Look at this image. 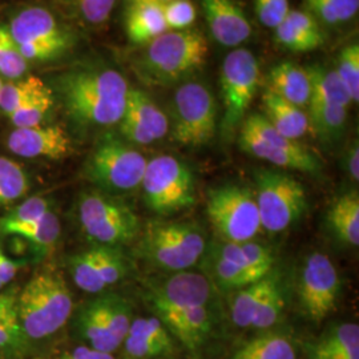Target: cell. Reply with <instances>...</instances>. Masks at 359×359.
<instances>
[{
	"label": "cell",
	"instance_id": "obj_1",
	"mask_svg": "<svg viewBox=\"0 0 359 359\" xmlns=\"http://www.w3.org/2000/svg\"><path fill=\"white\" fill-rule=\"evenodd\" d=\"M144 289L145 301L169 334L191 351L204 346L213 326L215 290L204 274L170 273L164 278H149Z\"/></svg>",
	"mask_w": 359,
	"mask_h": 359
},
{
	"label": "cell",
	"instance_id": "obj_2",
	"mask_svg": "<svg viewBox=\"0 0 359 359\" xmlns=\"http://www.w3.org/2000/svg\"><path fill=\"white\" fill-rule=\"evenodd\" d=\"M128 83L117 69L99 63H83L55 79V90L65 114L81 128H107L120 123Z\"/></svg>",
	"mask_w": 359,
	"mask_h": 359
},
{
	"label": "cell",
	"instance_id": "obj_3",
	"mask_svg": "<svg viewBox=\"0 0 359 359\" xmlns=\"http://www.w3.org/2000/svg\"><path fill=\"white\" fill-rule=\"evenodd\" d=\"M208 52V41L200 29H169L145 46L137 72L149 86L184 83L205 65Z\"/></svg>",
	"mask_w": 359,
	"mask_h": 359
},
{
	"label": "cell",
	"instance_id": "obj_4",
	"mask_svg": "<svg viewBox=\"0 0 359 359\" xmlns=\"http://www.w3.org/2000/svg\"><path fill=\"white\" fill-rule=\"evenodd\" d=\"M20 330L31 339L57 333L72 316V293L63 276L55 269L39 270L16 299Z\"/></svg>",
	"mask_w": 359,
	"mask_h": 359
},
{
	"label": "cell",
	"instance_id": "obj_5",
	"mask_svg": "<svg viewBox=\"0 0 359 359\" xmlns=\"http://www.w3.org/2000/svg\"><path fill=\"white\" fill-rule=\"evenodd\" d=\"M204 231L191 221H151L139 243L142 259L154 268L179 273L197 265L205 253Z\"/></svg>",
	"mask_w": 359,
	"mask_h": 359
},
{
	"label": "cell",
	"instance_id": "obj_6",
	"mask_svg": "<svg viewBox=\"0 0 359 359\" xmlns=\"http://www.w3.org/2000/svg\"><path fill=\"white\" fill-rule=\"evenodd\" d=\"M147 161V157L132 144L107 132L92 148L83 175L96 189L118 197L142 187Z\"/></svg>",
	"mask_w": 359,
	"mask_h": 359
},
{
	"label": "cell",
	"instance_id": "obj_7",
	"mask_svg": "<svg viewBox=\"0 0 359 359\" xmlns=\"http://www.w3.org/2000/svg\"><path fill=\"white\" fill-rule=\"evenodd\" d=\"M76 208L80 229L95 246L121 248L135 241L142 231L135 210L117 196L99 189L84 191Z\"/></svg>",
	"mask_w": 359,
	"mask_h": 359
},
{
	"label": "cell",
	"instance_id": "obj_8",
	"mask_svg": "<svg viewBox=\"0 0 359 359\" xmlns=\"http://www.w3.org/2000/svg\"><path fill=\"white\" fill-rule=\"evenodd\" d=\"M16 46L31 63L57 60L75 46V35L46 7L31 6L13 15L8 25Z\"/></svg>",
	"mask_w": 359,
	"mask_h": 359
},
{
	"label": "cell",
	"instance_id": "obj_9",
	"mask_svg": "<svg viewBox=\"0 0 359 359\" xmlns=\"http://www.w3.org/2000/svg\"><path fill=\"white\" fill-rule=\"evenodd\" d=\"M140 188L145 205L160 216H170L196 204L192 169L172 154H160L147 161Z\"/></svg>",
	"mask_w": 359,
	"mask_h": 359
},
{
	"label": "cell",
	"instance_id": "obj_10",
	"mask_svg": "<svg viewBox=\"0 0 359 359\" xmlns=\"http://www.w3.org/2000/svg\"><path fill=\"white\" fill-rule=\"evenodd\" d=\"M238 144L245 154L276 167L310 175L321 172V161L316 154L304 144L283 136L261 114L245 117L240 126Z\"/></svg>",
	"mask_w": 359,
	"mask_h": 359
},
{
	"label": "cell",
	"instance_id": "obj_11",
	"mask_svg": "<svg viewBox=\"0 0 359 359\" xmlns=\"http://www.w3.org/2000/svg\"><path fill=\"white\" fill-rule=\"evenodd\" d=\"M256 203L261 228L280 233L290 228L304 216L308 208L306 192L293 176L276 169L255 170Z\"/></svg>",
	"mask_w": 359,
	"mask_h": 359
},
{
	"label": "cell",
	"instance_id": "obj_12",
	"mask_svg": "<svg viewBox=\"0 0 359 359\" xmlns=\"http://www.w3.org/2000/svg\"><path fill=\"white\" fill-rule=\"evenodd\" d=\"M217 104L210 88L196 80L184 81L172 100V140L198 148L212 142L217 127Z\"/></svg>",
	"mask_w": 359,
	"mask_h": 359
},
{
	"label": "cell",
	"instance_id": "obj_13",
	"mask_svg": "<svg viewBox=\"0 0 359 359\" xmlns=\"http://www.w3.org/2000/svg\"><path fill=\"white\" fill-rule=\"evenodd\" d=\"M132 321L133 311L128 299L104 292L80 306L75 325L90 347L112 354L123 345Z\"/></svg>",
	"mask_w": 359,
	"mask_h": 359
},
{
	"label": "cell",
	"instance_id": "obj_14",
	"mask_svg": "<svg viewBox=\"0 0 359 359\" xmlns=\"http://www.w3.org/2000/svg\"><path fill=\"white\" fill-rule=\"evenodd\" d=\"M259 76V63L253 52L236 48L225 56L219 72L224 104L221 132L224 137H231L244 121L248 109L256 97Z\"/></svg>",
	"mask_w": 359,
	"mask_h": 359
},
{
	"label": "cell",
	"instance_id": "obj_15",
	"mask_svg": "<svg viewBox=\"0 0 359 359\" xmlns=\"http://www.w3.org/2000/svg\"><path fill=\"white\" fill-rule=\"evenodd\" d=\"M206 213L222 241L248 243L262 229L256 196L241 185L225 184L210 189Z\"/></svg>",
	"mask_w": 359,
	"mask_h": 359
},
{
	"label": "cell",
	"instance_id": "obj_16",
	"mask_svg": "<svg viewBox=\"0 0 359 359\" xmlns=\"http://www.w3.org/2000/svg\"><path fill=\"white\" fill-rule=\"evenodd\" d=\"M129 264L121 248L93 246L68 261V270L77 287L88 294H100L128 273Z\"/></svg>",
	"mask_w": 359,
	"mask_h": 359
},
{
	"label": "cell",
	"instance_id": "obj_17",
	"mask_svg": "<svg viewBox=\"0 0 359 359\" xmlns=\"http://www.w3.org/2000/svg\"><path fill=\"white\" fill-rule=\"evenodd\" d=\"M341 280L330 258L316 252L308 256L299 280V299L311 321L321 322L337 308Z\"/></svg>",
	"mask_w": 359,
	"mask_h": 359
},
{
	"label": "cell",
	"instance_id": "obj_18",
	"mask_svg": "<svg viewBox=\"0 0 359 359\" xmlns=\"http://www.w3.org/2000/svg\"><path fill=\"white\" fill-rule=\"evenodd\" d=\"M118 126L126 142L132 145H149L167 136L169 118L145 90L129 88Z\"/></svg>",
	"mask_w": 359,
	"mask_h": 359
},
{
	"label": "cell",
	"instance_id": "obj_19",
	"mask_svg": "<svg viewBox=\"0 0 359 359\" xmlns=\"http://www.w3.org/2000/svg\"><path fill=\"white\" fill-rule=\"evenodd\" d=\"M6 145L11 154L23 158L62 160L74 151L69 135L56 124L15 128L8 133Z\"/></svg>",
	"mask_w": 359,
	"mask_h": 359
},
{
	"label": "cell",
	"instance_id": "obj_20",
	"mask_svg": "<svg viewBox=\"0 0 359 359\" xmlns=\"http://www.w3.org/2000/svg\"><path fill=\"white\" fill-rule=\"evenodd\" d=\"M206 23L218 44L236 48L252 35V25L234 0H201Z\"/></svg>",
	"mask_w": 359,
	"mask_h": 359
},
{
	"label": "cell",
	"instance_id": "obj_21",
	"mask_svg": "<svg viewBox=\"0 0 359 359\" xmlns=\"http://www.w3.org/2000/svg\"><path fill=\"white\" fill-rule=\"evenodd\" d=\"M123 345L132 359L157 358L173 350L172 337L157 317L133 318Z\"/></svg>",
	"mask_w": 359,
	"mask_h": 359
},
{
	"label": "cell",
	"instance_id": "obj_22",
	"mask_svg": "<svg viewBox=\"0 0 359 359\" xmlns=\"http://www.w3.org/2000/svg\"><path fill=\"white\" fill-rule=\"evenodd\" d=\"M276 43L295 53L311 52L326 41L317 19L304 10H290L286 19L274 29Z\"/></svg>",
	"mask_w": 359,
	"mask_h": 359
},
{
	"label": "cell",
	"instance_id": "obj_23",
	"mask_svg": "<svg viewBox=\"0 0 359 359\" xmlns=\"http://www.w3.org/2000/svg\"><path fill=\"white\" fill-rule=\"evenodd\" d=\"M266 88L302 109L308 107L311 99L308 71L293 62H281L274 65L266 77Z\"/></svg>",
	"mask_w": 359,
	"mask_h": 359
},
{
	"label": "cell",
	"instance_id": "obj_24",
	"mask_svg": "<svg viewBox=\"0 0 359 359\" xmlns=\"http://www.w3.org/2000/svg\"><path fill=\"white\" fill-rule=\"evenodd\" d=\"M210 246L218 255L229 259L241 269L248 271L255 281L265 278L273 271L274 256L266 246L255 241L248 243H228V241H213Z\"/></svg>",
	"mask_w": 359,
	"mask_h": 359
},
{
	"label": "cell",
	"instance_id": "obj_25",
	"mask_svg": "<svg viewBox=\"0 0 359 359\" xmlns=\"http://www.w3.org/2000/svg\"><path fill=\"white\" fill-rule=\"evenodd\" d=\"M262 107L265 118L285 137L298 142V139L308 133L310 129L308 114L268 88L262 93Z\"/></svg>",
	"mask_w": 359,
	"mask_h": 359
},
{
	"label": "cell",
	"instance_id": "obj_26",
	"mask_svg": "<svg viewBox=\"0 0 359 359\" xmlns=\"http://www.w3.org/2000/svg\"><path fill=\"white\" fill-rule=\"evenodd\" d=\"M167 31L169 29L163 6L154 1H142L127 7L126 32L130 43L147 46Z\"/></svg>",
	"mask_w": 359,
	"mask_h": 359
},
{
	"label": "cell",
	"instance_id": "obj_27",
	"mask_svg": "<svg viewBox=\"0 0 359 359\" xmlns=\"http://www.w3.org/2000/svg\"><path fill=\"white\" fill-rule=\"evenodd\" d=\"M200 262L204 271L203 274L208 278V281L213 286V289L221 292L240 290L257 283L248 271L241 269L229 259L219 256L210 245L206 246L205 253Z\"/></svg>",
	"mask_w": 359,
	"mask_h": 359
},
{
	"label": "cell",
	"instance_id": "obj_28",
	"mask_svg": "<svg viewBox=\"0 0 359 359\" xmlns=\"http://www.w3.org/2000/svg\"><path fill=\"white\" fill-rule=\"evenodd\" d=\"M308 108L309 126L321 142L333 144L341 139L346 129L347 107L310 102Z\"/></svg>",
	"mask_w": 359,
	"mask_h": 359
},
{
	"label": "cell",
	"instance_id": "obj_29",
	"mask_svg": "<svg viewBox=\"0 0 359 359\" xmlns=\"http://www.w3.org/2000/svg\"><path fill=\"white\" fill-rule=\"evenodd\" d=\"M329 224L337 237L350 246L359 245V196L357 191L335 200L329 213Z\"/></svg>",
	"mask_w": 359,
	"mask_h": 359
},
{
	"label": "cell",
	"instance_id": "obj_30",
	"mask_svg": "<svg viewBox=\"0 0 359 359\" xmlns=\"http://www.w3.org/2000/svg\"><path fill=\"white\" fill-rule=\"evenodd\" d=\"M359 351V327L357 323H341L310 345L311 359H327L335 355Z\"/></svg>",
	"mask_w": 359,
	"mask_h": 359
},
{
	"label": "cell",
	"instance_id": "obj_31",
	"mask_svg": "<svg viewBox=\"0 0 359 359\" xmlns=\"http://www.w3.org/2000/svg\"><path fill=\"white\" fill-rule=\"evenodd\" d=\"M231 359H297L292 339L281 333H264L248 341Z\"/></svg>",
	"mask_w": 359,
	"mask_h": 359
},
{
	"label": "cell",
	"instance_id": "obj_32",
	"mask_svg": "<svg viewBox=\"0 0 359 359\" xmlns=\"http://www.w3.org/2000/svg\"><path fill=\"white\" fill-rule=\"evenodd\" d=\"M306 71L311 83L310 102L338 104L347 108L353 104L348 92L339 80L335 69L316 65L308 67Z\"/></svg>",
	"mask_w": 359,
	"mask_h": 359
},
{
	"label": "cell",
	"instance_id": "obj_33",
	"mask_svg": "<svg viewBox=\"0 0 359 359\" xmlns=\"http://www.w3.org/2000/svg\"><path fill=\"white\" fill-rule=\"evenodd\" d=\"M274 273L271 271L265 278L237 290L231 301V321L243 329L252 327L258 308L269 289Z\"/></svg>",
	"mask_w": 359,
	"mask_h": 359
},
{
	"label": "cell",
	"instance_id": "obj_34",
	"mask_svg": "<svg viewBox=\"0 0 359 359\" xmlns=\"http://www.w3.org/2000/svg\"><path fill=\"white\" fill-rule=\"evenodd\" d=\"M62 233V224L57 215L50 210L43 217L23 226H18L7 236H18L25 238L28 243L35 245L41 252L50 250L57 244Z\"/></svg>",
	"mask_w": 359,
	"mask_h": 359
},
{
	"label": "cell",
	"instance_id": "obj_35",
	"mask_svg": "<svg viewBox=\"0 0 359 359\" xmlns=\"http://www.w3.org/2000/svg\"><path fill=\"white\" fill-rule=\"evenodd\" d=\"M29 191L26 169L8 157L0 156V208L23 200Z\"/></svg>",
	"mask_w": 359,
	"mask_h": 359
},
{
	"label": "cell",
	"instance_id": "obj_36",
	"mask_svg": "<svg viewBox=\"0 0 359 359\" xmlns=\"http://www.w3.org/2000/svg\"><path fill=\"white\" fill-rule=\"evenodd\" d=\"M48 86L38 76H26L3 83L0 92V111L8 117L20 105L46 90Z\"/></svg>",
	"mask_w": 359,
	"mask_h": 359
},
{
	"label": "cell",
	"instance_id": "obj_37",
	"mask_svg": "<svg viewBox=\"0 0 359 359\" xmlns=\"http://www.w3.org/2000/svg\"><path fill=\"white\" fill-rule=\"evenodd\" d=\"M55 104V96L51 87L43 90L20 105L15 112L8 116V121L15 128H31L44 124Z\"/></svg>",
	"mask_w": 359,
	"mask_h": 359
},
{
	"label": "cell",
	"instance_id": "obj_38",
	"mask_svg": "<svg viewBox=\"0 0 359 359\" xmlns=\"http://www.w3.org/2000/svg\"><path fill=\"white\" fill-rule=\"evenodd\" d=\"M308 13L326 26L350 22L359 10V0H305Z\"/></svg>",
	"mask_w": 359,
	"mask_h": 359
},
{
	"label": "cell",
	"instance_id": "obj_39",
	"mask_svg": "<svg viewBox=\"0 0 359 359\" xmlns=\"http://www.w3.org/2000/svg\"><path fill=\"white\" fill-rule=\"evenodd\" d=\"M51 209V201L46 197L35 196L26 198L0 218V236H7L15 228L36 221Z\"/></svg>",
	"mask_w": 359,
	"mask_h": 359
},
{
	"label": "cell",
	"instance_id": "obj_40",
	"mask_svg": "<svg viewBox=\"0 0 359 359\" xmlns=\"http://www.w3.org/2000/svg\"><path fill=\"white\" fill-rule=\"evenodd\" d=\"M29 63L16 46L8 27L0 25V77L4 81L27 76Z\"/></svg>",
	"mask_w": 359,
	"mask_h": 359
},
{
	"label": "cell",
	"instance_id": "obj_41",
	"mask_svg": "<svg viewBox=\"0 0 359 359\" xmlns=\"http://www.w3.org/2000/svg\"><path fill=\"white\" fill-rule=\"evenodd\" d=\"M63 8L83 25L99 27L114 13L116 0H60Z\"/></svg>",
	"mask_w": 359,
	"mask_h": 359
},
{
	"label": "cell",
	"instance_id": "obj_42",
	"mask_svg": "<svg viewBox=\"0 0 359 359\" xmlns=\"http://www.w3.org/2000/svg\"><path fill=\"white\" fill-rule=\"evenodd\" d=\"M285 309V297H283V285L277 273H274L273 281L270 283L266 294L258 308L256 317L252 322L250 329L268 330L280 321Z\"/></svg>",
	"mask_w": 359,
	"mask_h": 359
},
{
	"label": "cell",
	"instance_id": "obj_43",
	"mask_svg": "<svg viewBox=\"0 0 359 359\" xmlns=\"http://www.w3.org/2000/svg\"><path fill=\"white\" fill-rule=\"evenodd\" d=\"M344 87L346 88L351 102L359 100V44L354 43L339 52L337 67L334 68Z\"/></svg>",
	"mask_w": 359,
	"mask_h": 359
},
{
	"label": "cell",
	"instance_id": "obj_44",
	"mask_svg": "<svg viewBox=\"0 0 359 359\" xmlns=\"http://www.w3.org/2000/svg\"><path fill=\"white\" fill-rule=\"evenodd\" d=\"M18 289H10L0 294V348L8 346L22 333L18 318Z\"/></svg>",
	"mask_w": 359,
	"mask_h": 359
},
{
	"label": "cell",
	"instance_id": "obj_45",
	"mask_svg": "<svg viewBox=\"0 0 359 359\" xmlns=\"http://www.w3.org/2000/svg\"><path fill=\"white\" fill-rule=\"evenodd\" d=\"M168 29L181 31L192 28L197 18V10L192 0H172L163 6Z\"/></svg>",
	"mask_w": 359,
	"mask_h": 359
},
{
	"label": "cell",
	"instance_id": "obj_46",
	"mask_svg": "<svg viewBox=\"0 0 359 359\" xmlns=\"http://www.w3.org/2000/svg\"><path fill=\"white\" fill-rule=\"evenodd\" d=\"M253 3L259 23L271 29L280 26L290 11L289 0H253Z\"/></svg>",
	"mask_w": 359,
	"mask_h": 359
},
{
	"label": "cell",
	"instance_id": "obj_47",
	"mask_svg": "<svg viewBox=\"0 0 359 359\" xmlns=\"http://www.w3.org/2000/svg\"><path fill=\"white\" fill-rule=\"evenodd\" d=\"M26 265V261L13 259L7 256L3 249L0 248V281L3 286H7L13 281L18 271Z\"/></svg>",
	"mask_w": 359,
	"mask_h": 359
},
{
	"label": "cell",
	"instance_id": "obj_48",
	"mask_svg": "<svg viewBox=\"0 0 359 359\" xmlns=\"http://www.w3.org/2000/svg\"><path fill=\"white\" fill-rule=\"evenodd\" d=\"M57 359H115L112 354L95 350L90 346H79L65 351Z\"/></svg>",
	"mask_w": 359,
	"mask_h": 359
},
{
	"label": "cell",
	"instance_id": "obj_49",
	"mask_svg": "<svg viewBox=\"0 0 359 359\" xmlns=\"http://www.w3.org/2000/svg\"><path fill=\"white\" fill-rule=\"evenodd\" d=\"M345 167H346L347 175L354 182H358L359 180V147L358 142H351L347 148L345 154Z\"/></svg>",
	"mask_w": 359,
	"mask_h": 359
},
{
	"label": "cell",
	"instance_id": "obj_50",
	"mask_svg": "<svg viewBox=\"0 0 359 359\" xmlns=\"http://www.w3.org/2000/svg\"><path fill=\"white\" fill-rule=\"evenodd\" d=\"M327 359H359V353H347V354L335 355V357H332V358Z\"/></svg>",
	"mask_w": 359,
	"mask_h": 359
},
{
	"label": "cell",
	"instance_id": "obj_51",
	"mask_svg": "<svg viewBox=\"0 0 359 359\" xmlns=\"http://www.w3.org/2000/svg\"><path fill=\"white\" fill-rule=\"evenodd\" d=\"M142 1H152V0H126L127 7L132 6V4H137V3H142Z\"/></svg>",
	"mask_w": 359,
	"mask_h": 359
},
{
	"label": "cell",
	"instance_id": "obj_52",
	"mask_svg": "<svg viewBox=\"0 0 359 359\" xmlns=\"http://www.w3.org/2000/svg\"><path fill=\"white\" fill-rule=\"evenodd\" d=\"M154 3H157V4H160V6H165L167 3L169 1H172V0H152Z\"/></svg>",
	"mask_w": 359,
	"mask_h": 359
},
{
	"label": "cell",
	"instance_id": "obj_53",
	"mask_svg": "<svg viewBox=\"0 0 359 359\" xmlns=\"http://www.w3.org/2000/svg\"><path fill=\"white\" fill-rule=\"evenodd\" d=\"M3 83H4V80L0 77V92H1V87H3Z\"/></svg>",
	"mask_w": 359,
	"mask_h": 359
},
{
	"label": "cell",
	"instance_id": "obj_54",
	"mask_svg": "<svg viewBox=\"0 0 359 359\" xmlns=\"http://www.w3.org/2000/svg\"><path fill=\"white\" fill-rule=\"evenodd\" d=\"M3 287H4V286H3V283L0 281V290H3Z\"/></svg>",
	"mask_w": 359,
	"mask_h": 359
},
{
	"label": "cell",
	"instance_id": "obj_55",
	"mask_svg": "<svg viewBox=\"0 0 359 359\" xmlns=\"http://www.w3.org/2000/svg\"><path fill=\"white\" fill-rule=\"evenodd\" d=\"M35 359H40V358H35Z\"/></svg>",
	"mask_w": 359,
	"mask_h": 359
}]
</instances>
